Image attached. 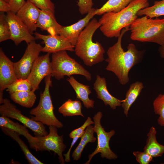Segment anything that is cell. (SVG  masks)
<instances>
[{
	"label": "cell",
	"mask_w": 164,
	"mask_h": 164,
	"mask_svg": "<svg viewBox=\"0 0 164 164\" xmlns=\"http://www.w3.org/2000/svg\"><path fill=\"white\" fill-rule=\"evenodd\" d=\"M50 54L47 53L44 55L38 57L34 62L27 79L31 85L32 90L34 92L39 89V85L42 80L52 74Z\"/></svg>",
	"instance_id": "obj_11"
},
{
	"label": "cell",
	"mask_w": 164,
	"mask_h": 164,
	"mask_svg": "<svg viewBox=\"0 0 164 164\" xmlns=\"http://www.w3.org/2000/svg\"><path fill=\"white\" fill-rule=\"evenodd\" d=\"M67 80L75 91L77 98L82 102L84 106L87 108H93L94 101L89 97L91 93L90 86L78 82L73 76L67 78Z\"/></svg>",
	"instance_id": "obj_20"
},
{
	"label": "cell",
	"mask_w": 164,
	"mask_h": 164,
	"mask_svg": "<svg viewBox=\"0 0 164 164\" xmlns=\"http://www.w3.org/2000/svg\"><path fill=\"white\" fill-rule=\"evenodd\" d=\"M101 25L95 18L91 20L79 35L74 51L86 66L91 67L104 60L105 50L98 42H94L93 35Z\"/></svg>",
	"instance_id": "obj_3"
},
{
	"label": "cell",
	"mask_w": 164,
	"mask_h": 164,
	"mask_svg": "<svg viewBox=\"0 0 164 164\" xmlns=\"http://www.w3.org/2000/svg\"><path fill=\"white\" fill-rule=\"evenodd\" d=\"M93 0H78L77 4L79 11L82 15L90 12L93 8Z\"/></svg>",
	"instance_id": "obj_34"
},
{
	"label": "cell",
	"mask_w": 164,
	"mask_h": 164,
	"mask_svg": "<svg viewBox=\"0 0 164 164\" xmlns=\"http://www.w3.org/2000/svg\"><path fill=\"white\" fill-rule=\"evenodd\" d=\"M129 28L130 38L133 40L164 45V18L154 19L145 15L135 19Z\"/></svg>",
	"instance_id": "obj_4"
},
{
	"label": "cell",
	"mask_w": 164,
	"mask_h": 164,
	"mask_svg": "<svg viewBox=\"0 0 164 164\" xmlns=\"http://www.w3.org/2000/svg\"><path fill=\"white\" fill-rule=\"evenodd\" d=\"M162 164H164V163H162Z\"/></svg>",
	"instance_id": "obj_42"
},
{
	"label": "cell",
	"mask_w": 164,
	"mask_h": 164,
	"mask_svg": "<svg viewBox=\"0 0 164 164\" xmlns=\"http://www.w3.org/2000/svg\"><path fill=\"white\" fill-rule=\"evenodd\" d=\"M159 51L161 56L164 59V45L160 46L159 48Z\"/></svg>",
	"instance_id": "obj_40"
},
{
	"label": "cell",
	"mask_w": 164,
	"mask_h": 164,
	"mask_svg": "<svg viewBox=\"0 0 164 164\" xmlns=\"http://www.w3.org/2000/svg\"><path fill=\"white\" fill-rule=\"evenodd\" d=\"M94 126L91 125H89L80 137L81 139L79 143L86 146L89 142H94L96 140V138L94 137Z\"/></svg>",
	"instance_id": "obj_32"
},
{
	"label": "cell",
	"mask_w": 164,
	"mask_h": 164,
	"mask_svg": "<svg viewBox=\"0 0 164 164\" xmlns=\"http://www.w3.org/2000/svg\"><path fill=\"white\" fill-rule=\"evenodd\" d=\"M36 39L42 40L45 46L41 51L53 53L62 50L74 51L75 46L67 39L60 35H44L36 32L34 33Z\"/></svg>",
	"instance_id": "obj_13"
},
{
	"label": "cell",
	"mask_w": 164,
	"mask_h": 164,
	"mask_svg": "<svg viewBox=\"0 0 164 164\" xmlns=\"http://www.w3.org/2000/svg\"><path fill=\"white\" fill-rule=\"evenodd\" d=\"M7 13L6 19L10 31V39L16 45H18L23 41L28 44L35 40V37L32 35L27 27L16 14L11 11Z\"/></svg>",
	"instance_id": "obj_12"
},
{
	"label": "cell",
	"mask_w": 164,
	"mask_h": 164,
	"mask_svg": "<svg viewBox=\"0 0 164 164\" xmlns=\"http://www.w3.org/2000/svg\"><path fill=\"white\" fill-rule=\"evenodd\" d=\"M133 154L135 157L136 161L140 164H149L153 160V158L144 151H134Z\"/></svg>",
	"instance_id": "obj_33"
},
{
	"label": "cell",
	"mask_w": 164,
	"mask_h": 164,
	"mask_svg": "<svg viewBox=\"0 0 164 164\" xmlns=\"http://www.w3.org/2000/svg\"><path fill=\"white\" fill-rule=\"evenodd\" d=\"M0 127L5 134L11 138L18 143L29 164H43L31 153L27 145L20 138L19 134L5 127Z\"/></svg>",
	"instance_id": "obj_23"
},
{
	"label": "cell",
	"mask_w": 164,
	"mask_h": 164,
	"mask_svg": "<svg viewBox=\"0 0 164 164\" xmlns=\"http://www.w3.org/2000/svg\"><path fill=\"white\" fill-rule=\"evenodd\" d=\"M0 126L3 127L13 131L20 135L24 136L28 142L31 149H35L36 138L29 133L27 127L24 125L15 122L8 117L1 116L0 117Z\"/></svg>",
	"instance_id": "obj_19"
},
{
	"label": "cell",
	"mask_w": 164,
	"mask_h": 164,
	"mask_svg": "<svg viewBox=\"0 0 164 164\" xmlns=\"http://www.w3.org/2000/svg\"><path fill=\"white\" fill-rule=\"evenodd\" d=\"M17 79L14 70L13 62L0 49V92Z\"/></svg>",
	"instance_id": "obj_15"
},
{
	"label": "cell",
	"mask_w": 164,
	"mask_h": 164,
	"mask_svg": "<svg viewBox=\"0 0 164 164\" xmlns=\"http://www.w3.org/2000/svg\"><path fill=\"white\" fill-rule=\"evenodd\" d=\"M0 114L1 116L18 121L31 129L35 136H45L49 133L44 125L40 122L24 115L7 98L4 99L2 104L0 106Z\"/></svg>",
	"instance_id": "obj_8"
},
{
	"label": "cell",
	"mask_w": 164,
	"mask_h": 164,
	"mask_svg": "<svg viewBox=\"0 0 164 164\" xmlns=\"http://www.w3.org/2000/svg\"><path fill=\"white\" fill-rule=\"evenodd\" d=\"M40 10L55 13V7L51 0H27Z\"/></svg>",
	"instance_id": "obj_31"
},
{
	"label": "cell",
	"mask_w": 164,
	"mask_h": 164,
	"mask_svg": "<svg viewBox=\"0 0 164 164\" xmlns=\"http://www.w3.org/2000/svg\"><path fill=\"white\" fill-rule=\"evenodd\" d=\"M51 77L50 74L45 77V87L43 92L40 93L39 104L30 111V114L34 116H31V118L35 120L49 126H54L60 128H62L63 125L54 114L50 92V88L52 86Z\"/></svg>",
	"instance_id": "obj_6"
},
{
	"label": "cell",
	"mask_w": 164,
	"mask_h": 164,
	"mask_svg": "<svg viewBox=\"0 0 164 164\" xmlns=\"http://www.w3.org/2000/svg\"><path fill=\"white\" fill-rule=\"evenodd\" d=\"M6 89V91L10 94L15 92L30 91L32 90L31 85L27 79H17L9 85Z\"/></svg>",
	"instance_id": "obj_29"
},
{
	"label": "cell",
	"mask_w": 164,
	"mask_h": 164,
	"mask_svg": "<svg viewBox=\"0 0 164 164\" xmlns=\"http://www.w3.org/2000/svg\"><path fill=\"white\" fill-rule=\"evenodd\" d=\"M62 26L56 21L54 13L40 10L37 27L42 31H46L50 35H59Z\"/></svg>",
	"instance_id": "obj_18"
},
{
	"label": "cell",
	"mask_w": 164,
	"mask_h": 164,
	"mask_svg": "<svg viewBox=\"0 0 164 164\" xmlns=\"http://www.w3.org/2000/svg\"><path fill=\"white\" fill-rule=\"evenodd\" d=\"M4 0L8 3H9V0Z\"/></svg>",
	"instance_id": "obj_41"
},
{
	"label": "cell",
	"mask_w": 164,
	"mask_h": 164,
	"mask_svg": "<svg viewBox=\"0 0 164 164\" xmlns=\"http://www.w3.org/2000/svg\"><path fill=\"white\" fill-rule=\"evenodd\" d=\"M57 128L49 126V133L45 136H35L36 141L35 150L38 151H52L58 156L59 162L64 164L65 161L63 153L66 146L63 143V135H59Z\"/></svg>",
	"instance_id": "obj_9"
},
{
	"label": "cell",
	"mask_w": 164,
	"mask_h": 164,
	"mask_svg": "<svg viewBox=\"0 0 164 164\" xmlns=\"http://www.w3.org/2000/svg\"><path fill=\"white\" fill-rule=\"evenodd\" d=\"M43 47L39 43L33 41L27 44L22 58L13 62L15 73L17 79H26L29 76L34 62L39 56Z\"/></svg>",
	"instance_id": "obj_10"
},
{
	"label": "cell",
	"mask_w": 164,
	"mask_h": 164,
	"mask_svg": "<svg viewBox=\"0 0 164 164\" xmlns=\"http://www.w3.org/2000/svg\"><path fill=\"white\" fill-rule=\"evenodd\" d=\"M129 28L122 30L120 35L118 37L117 42L110 47L107 52L108 57L106 61L108 64L106 69L114 73L122 85L126 84L129 82V71L141 62L143 54V51L138 50L132 43L128 45L127 51H125L122 48V37L126 32L130 30Z\"/></svg>",
	"instance_id": "obj_1"
},
{
	"label": "cell",
	"mask_w": 164,
	"mask_h": 164,
	"mask_svg": "<svg viewBox=\"0 0 164 164\" xmlns=\"http://www.w3.org/2000/svg\"><path fill=\"white\" fill-rule=\"evenodd\" d=\"M94 89L96 92L97 98L102 100L105 105H109L112 109L115 110L117 107L121 105L123 100H120L110 93L104 77L97 75L94 84Z\"/></svg>",
	"instance_id": "obj_17"
},
{
	"label": "cell",
	"mask_w": 164,
	"mask_h": 164,
	"mask_svg": "<svg viewBox=\"0 0 164 164\" xmlns=\"http://www.w3.org/2000/svg\"><path fill=\"white\" fill-rule=\"evenodd\" d=\"M102 117V113L98 112L93 117L94 132L96 133L97 144L95 150L88 155V160L85 163L89 164L92 158L96 154L100 153L101 157L109 160L115 159L118 155L111 149L109 146L110 140L115 134V131L112 130L106 132L101 124V120Z\"/></svg>",
	"instance_id": "obj_7"
},
{
	"label": "cell",
	"mask_w": 164,
	"mask_h": 164,
	"mask_svg": "<svg viewBox=\"0 0 164 164\" xmlns=\"http://www.w3.org/2000/svg\"><path fill=\"white\" fill-rule=\"evenodd\" d=\"M96 9L93 8L91 11L84 18L72 25L67 26H62L59 35L65 38L75 46L80 34L95 15Z\"/></svg>",
	"instance_id": "obj_14"
},
{
	"label": "cell",
	"mask_w": 164,
	"mask_h": 164,
	"mask_svg": "<svg viewBox=\"0 0 164 164\" xmlns=\"http://www.w3.org/2000/svg\"><path fill=\"white\" fill-rule=\"evenodd\" d=\"M134 0H108L101 8L96 9L95 15L109 12H117L125 9Z\"/></svg>",
	"instance_id": "obj_25"
},
{
	"label": "cell",
	"mask_w": 164,
	"mask_h": 164,
	"mask_svg": "<svg viewBox=\"0 0 164 164\" xmlns=\"http://www.w3.org/2000/svg\"><path fill=\"white\" fill-rule=\"evenodd\" d=\"M10 98L15 103L23 107H32L34 105L36 96L32 90L13 93L10 94Z\"/></svg>",
	"instance_id": "obj_24"
},
{
	"label": "cell",
	"mask_w": 164,
	"mask_h": 164,
	"mask_svg": "<svg viewBox=\"0 0 164 164\" xmlns=\"http://www.w3.org/2000/svg\"><path fill=\"white\" fill-rule=\"evenodd\" d=\"M81 108L82 105L80 101L69 99L59 108L58 111L65 117L80 115L84 117Z\"/></svg>",
	"instance_id": "obj_26"
},
{
	"label": "cell",
	"mask_w": 164,
	"mask_h": 164,
	"mask_svg": "<svg viewBox=\"0 0 164 164\" xmlns=\"http://www.w3.org/2000/svg\"><path fill=\"white\" fill-rule=\"evenodd\" d=\"M40 9L31 2L27 1L16 14L33 34L37 29Z\"/></svg>",
	"instance_id": "obj_16"
},
{
	"label": "cell",
	"mask_w": 164,
	"mask_h": 164,
	"mask_svg": "<svg viewBox=\"0 0 164 164\" xmlns=\"http://www.w3.org/2000/svg\"><path fill=\"white\" fill-rule=\"evenodd\" d=\"M144 88L143 83L137 81L130 85L129 88L127 91L125 98L122 103V107L124 113L127 116L130 108L139 96Z\"/></svg>",
	"instance_id": "obj_22"
},
{
	"label": "cell",
	"mask_w": 164,
	"mask_h": 164,
	"mask_svg": "<svg viewBox=\"0 0 164 164\" xmlns=\"http://www.w3.org/2000/svg\"><path fill=\"white\" fill-rule=\"evenodd\" d=\"M84 132L80 135H77L73 138V141L71 143L70 147L69 149L67 152L66 153L63 154L64 156L65 157V161L67 162H70V154L71 149L73 147V146L75 144L76 142L78 140L79 138H80L82 135H83Z\"/></svg>",
	"instance_id": "obj_38"
},
{
	"label": "cell",
	"mask_w": 164,
	"mask_h": 164,
	"mask_svg": "<svg viewBox=\"0 0 164 164\" xmlns=\"http://www.w3.org/2000/svg\"><path fill=\"white\" fill-rule=\"evenodd\" d=\"M137 15H145L150 18L164 15V0L155 1L153 5L140 10Z\"/></svg>",
	"instance_id": "obj_27"
},
{
	"label": "cell",
	"mask_w": 164,
	"mask_h": 164,
	"mask_svg": "<svg viewBox=\"0 0 164 164\" xmlns=\"http://www.w3.org/2000/svg\"><path fill=\"white\" fill-rule=\"evenodd\" d=\"M157 131L155 127H151L147 134V138L144 151L153 158L162 156L164 153V145L159 144L156 137Z\"/></svg>",
	"instance_id": "obj_21"
},
{
	"label": "cell",
	"mask_w": 164,
	"mask_h": 164,
	"mask_svg": "<svg viewBox=\"0 0 164 164\" xmlns=\"http://www.w3.org/2000/svg\"><path fill=\"white\" fill-rule=\"evenodd\" d=\"M11 33L9 26L6 15L4 12L0 14V42L10 39Z\"/></svg>",
	"instance_id": "obj_30"
},
{
	"label": "cell",
	"mask_w": 164,
	"mask_h": 164,
	"mask_svg": "<svg viewBox=\"0 0 164 164\" xmlns=\"http://www.w3.org/2000/svg\"><path fill=\"white\" fill-rule=\"evenodd\" d=\"M94 124V121L90 117L87 118L84 124L79 128L72 131L69 134L70 138H73L74 137L83 133L87 126Z\"/></svg>",
	"instance_id": "obj_35"
},
{
	"label": "cell",
	"mask_w": 164,
	"mask_h": 164,
	"mask_svg": "<svg viewBox=\"0 0 164 164\" xmlns=\"http://www.w3.org/2000/svg\"><path fill=\"white\" fill-rule=\"evenodd\" d=\"M149 6V0H134L119 12L105 13L98 21L100 29L108 38L118 37L123 29L130 27L138 18V12Z\"/></svg>",
	"instance_id": "obj_2"
},
{
	"label": "cell",
	"mask_w": 164,
	"mask_h": 164,
	"mask_svg": "<svg viewBox=\"0 0 164 164\" xmlns=\"http://www.w3.org/2000/svg\"><path fill=\"white\" fill-rule=\"evenodd\" d=\"M0 11L1 12H8L10 11L9 3L4 0H0Z\"/></svg>",
	"instance_id": "obj_39"
},
{
	"label": "cell",
	"mask_w": 164,
	"mask_h": 164,
	"mask_svg": "<svg viewBox=\"0 0 164 164\" xmlns=\"http://www.w3.org/2000/svg\"><path fill=\"white\" fill-rule=\"evenodd\" d=\"M85 146L79 143L74 150L72 157L75 161L78 160L81 158L82 153Z\"/></svg>",
	"instance_id": "obj_37"
},
{
	"label": "cell",
	"mask_w": 164,
	"mask_h": 164,
	"mask_svg": "<svg viewBox=\"0 0 164 164\" xmlns=\"http://www.w3.org/2000/svg\"><path fill=\"white\" fill-rule=\"evenodd\" d=\"M154 112L159 115L157 119L158 124L164 126V93L160 94L155 99L153 103Z\"/></svg>",
	"instance_id": "obj_28"
},
{
	"label": "cell",
	"mask_w": 164,
	"mask_h": 164,
	"mask_svg": "<svg viewBox=\"0 0 164 164\" xmlns=\"http://www.w3.org/2000/svg\"><path fill=\"white\" fill-rule=\"evenodd\" d=\"M26 2L25 0H9L10 11L16 14Z\"/></svg>",
	"instance_id": "obj_36"
},
{
	"label": "cell",
	"mask_w": 164,
	"mask_h": 164,
	"mask_svg": "<svg viewBox=\"0 0 164 164\" xmlns=\"http://www.w3.org/2000/svg\"><path fill=\"white\" fill-rule=\"evenodd\" d=\"M52 76L60 80L65 76L69 77L73 75H80L88 80H91V74L80 64L70 57L66 50L52 53L51 61Z\"/></svg>",
	"instance_id": "obj_5"
}]
</instances>
